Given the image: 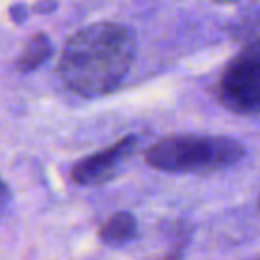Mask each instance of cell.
<instances>
[{
	"label": "cell",
	"instance_id": "1",
	"mask_svg": "<svg viewBox=\"0 0 260 260\" xmlns=\"http://www.w3.org/2000/svg\"><path fill=\"white\" fill-rule=\"evenodd\" d=\"M136 55L134 35L114 22H98L77 30L65 43L59 59L63 83L77 95L112 93L130 71Z\"/></svg>",
	"mask_w": 260,
	"mask_h": 260
},
{
	"label": "cell",
	"instance_id": "2",
	"mask_svg": "<svg viewBox=\"0 0 260 260\" xmlns=\"http://www.w3.org/2000/svg\"><path fill=\"white\" fill-rule=\"evenodd\" d=\"M246 154L242 142L230 136L171 134L146 150V162L165 173H215L234 167Z\"/></svg>",
	"mask_w": 260,
	"mask_h": 260
},
{
	"label": "cell",
	"instance_id": "3",
	"mask_svg": "<svg viewBox=\"0 0 260 260\" xmlns=\"http://www.w3.org/2000/svg\"><path fill=\"white\" fill-rule=\"evenodd\" d=\"M217 100L236 114H260V41L248 43L223 67Z\"/></svg>",
	"mask_w": 260,
	"mask_h": 260
},
{
	"label": "cell",
	"instance_id": "4",
	"mask_svg": "<svg viewBox=\"0 0 260 260\" xmlns=\"http://www.w3.org/2000/svg\"><path fill=\"white\" fill-rule=\"evenodd\" d=\"M136 146H138V136L128 134L118 142L110 144L108 148L79 158L69 171L71 181L83 187H93L112 181L122 171L126 160L134 154Z\"/></svg>",
	"mask_w": 260,
	"mask_h": 260
},
{
	"label": "cell",
	"instance_id": "5",
	"mask_svg": "<svg viewBox=\"0 0 260 260\" xmlns=\"http://www.w3.org/2000/svg\"><path fill=\"white\" fill-rule=\"evenodd\" d=\"M136 236H138V223L130 211H118L100 225V238L110 246H122L134 240Z\"/></svg>",
	"mask_w": 260,
	"mask_h": 260
},
{
	"label": "cell",
	"instance_id": "6",
	"mask_svg": "<svg viewBox=\"0 0 260 260\" xmlns=\"http://www.w3.org/2000/svg\"><path fill=\"white\" fill-rule=\"evenodd\" d=\"M51 51H53V47H51V41H49L47 35L39 32V35L30 37V41L26 43L22 55L16 61V69L18 71H24V73L39 69L51 57Z\"/></svg>",
	"mask_w": 260,
	"mask_h": 260
},
{
	"label": "cell",
	"instance_id": "7",
	"mask_svg": "<svg viewBox=\"0 0 260 260\" xmlns=\"http://www.w3.org/2000/svg\"><path fill=\"white\" fill-rule=\"evenodd\" d=\"M8 203H10V189H8V185L0 179V217L4 215Z\"/></svg>",
	"mask_w": 260,
	"mask_h": 260
},
{
	"label": "cell",
	"instance_id": "8",
	"mask_svg": "<svg viewBox=\"0 0 260 260\" xmlns=\"http://www.w3.org/2000/svg\"><path fill=\"white\" fill-rule=\"evenodd\" d=\"M213 2H217V4H234L238 0H213Z\"/></svg>",
	"mask_w": 260,
	"mask_h": 260
},
{
	"label": "cell",
	"instance_id": "9",
	"mask_svg": "<svg viewBox=\"0 0 260 260\" xmlns=\"http://www.w3.org/2000/svg\"><path fill=\"white\" fill-rule=\"evenodd\" d=\"M258 203H260V197H258Z\"/></svg>",
	"mask_w": 260,
	"mask_h": 260
},
{
	"label": "cell",
	"instance_id": "10",
	"mask_svg": "<svg viewBox=\"0 0 260 260\" xmlns=\"http://www.w3.org/2000/svg\"><path fill=\"white\" fill-rule=\"evenodd\" d=\"M256 260H260V258H256Z\"/></svg>",
	"mask_w": 260,
	"mask_h": 260
}]
</instances>
